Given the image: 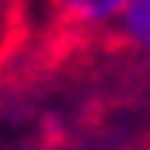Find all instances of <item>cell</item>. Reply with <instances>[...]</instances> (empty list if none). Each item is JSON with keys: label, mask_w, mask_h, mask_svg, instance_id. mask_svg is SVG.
Here are the masks:
<instances>
[{"label": "cell", "mask_w": 150, "mask_h": 150, "mask_svg": "<svg viewBox=\"0 0 150 150\" xmlns=\"http://www.w3.org/2000/svg\"><path fill=\"white\" fill-rule=\"evenodd\" d=\"M119 28L129 45L150 52V0H126L119 11Z\"/></svg>", "instance_id": "6da1fadb"}, {"label": "cell", "mask_w": 150, "mask_h": 150, "mask_svg": "<svg viewBox=\"0 0 150 150\" xmlns=\"http://www.w3.org/2000/svg\"><path fill=\"white\" fill-rule=\"evenodd\" d=\"M126 0H63V7L84 25H108L119 18Z\"/></svg>", "instance_id": "7a4b0ae2"}]
</instances>
